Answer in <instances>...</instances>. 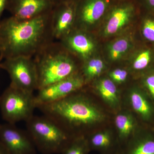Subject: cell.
Listing matches in <instances>:
<instances>
[{
  "label": "cell",
  "mask_w": 154,
  "mask_h": 154,
  "mask_svg": "<svg viewBox=\"0 0 154 154\" xmlns=\"http://www.w3.org/2000/svg\"><path fill=\"white\" fill-rule=\"evenodd\" d=\"M51 14L21 20L12 17L0 22V58L18 56L33 57L54 41Z\"/></svg>",
  "instance_id": "1"
},
{
  "label": "cell",
  "mask_w": 154,
  "mask_h": 154,
  "mask_svg": "<svg viewBox=\"0 0 154 154\" xmlns=\"http://www.w3.org/2000/svg\"><path fill=\"white\" fill-rule=\"evenodd\" d=\"M82 89L57 102L36 107L74 138L84 136V130L102 122L105 117Z\"/></svg>",
  "instance_id": "2"
},
{
  "label": "cell",
  "mask_w": 154,
  "mask_h": 154,
  "mask_svg": "<svg viewBox=\"0 0 154 154\" xmlns=\"http://www.w3.org/2000/svg\"><path fill=\"white\" fill-rule=\"evenodd\" d=\"M34 57L37 91L80 72L82 62L58 41L48 45Z\"/></svg>",
  "instance_id": "3"
},
{
  "label": "cell",
  "mask_w": 154,
  "mask_h": 154,
  "mask_svg": "<svg viewBox=\"0 0 154 154\" xmlns=\"http://www.w3.org/2000/svg\"><path fill=\"white\" fill-rule=\"evenodd\" d=\"M27 131L36 149L44 154L62 153L75 138L49 117L33 115L26 121Z\"/></svg>",
  "instance_id": "4"
},
{
  "label": "cell",
  "mask_w": 154,
  "mask_h": 154,
  "mask_svg": "<svg viewBox=\"0 0 154 154\" xmlns=\"http://www.w3.org/2000/svg\"><path fill=\"white\" fill-rule=\"evenodd\" d=\"M36 108L33 93L10 85L0 96V110L7 123L15 124L27 121L33 115Z\"/></svg>",
  "instance_id": "5"
},
{
  "label": "cell",
  "mask_w": 154,
  "mask_h": 154,
  "mask_svg": "<svg viewBox=\"0 0 154 154\" xmlns=\"http://www.w3.org/2000/svg\"><path fill=\"white\" fill-rule=\"evenodd\" d=\"M32 58L18 56L5 59L0 63V68L8 73L10 85L29 93L38 90L37 71Z\"/></svg>",
  "instance_id": "6"
},
{
  "label": "cell",
  "mask_w": 154,
  "mask_h": 154,
  "mask_svg": "<svg viewBox=\"0 0 154 154\" xmlns=\"http://www.w3.org/2000/svg\"><path fill=\"white\" fill-rule=\"evenodd\" d=\"M139 8L135 0L116 1L104 18L103 36L109 37L120 33L137 15Z\"/></svg>",
  "instance_id": "7"
},
{
  "label": "cell",
  "mask_w": 154,
  "mask_h": 154,
  "mask_svg": "<svg viewBox=\"0 0 154 154\" xmlns=\"http://www.w3.org/2000/svg\"><path fill=\"white\" fill-rule=\"evenodd\" d=\"M115 0H78L76 5L75 28L91 32L104 19Z\"/></svg>",
  "instance_id": "8"
},
{
  "label": "cell",
  "mask_w": 154,
  "mask_h": 154,
  "mask_svg": "<svg viewBox=\"0 0 154 154\" xmlns=\"http://www.w3.org/2000/svg\"><path fill=\"white\" fill-rule=\"evenodd\" d=\"M84 77L79 72L66 79L38 90L35 96L36 107L57 102L81 90L85 85Z\"/></svg>",
  "instance_id": "9"
},
{
  "label": "cell",
  "mask_w": 154,
  "mask_h": 154,
  "mask_svg": "<svg viewBox=\"0 0 154 154\" xmlns=\"http://www.w3.org/2000/svg\"><path fill=\"white\" fill-rule=\"evenodd\" d=\"M0 142L9 154H36V146L28 131L15 124L0 125Z\"/></svg>",
  "instance_id": "10"
},
{
  "label": "cell",
  "mask_w": 154,
  "mask_h": 154,
  "mask_svg": "<svg viewBox=\"0 0 154 154\" xmlns=\"http://www.w3.org/2000/svg\"><path fill=\"white\" fill-rule=\"evenodd\" d=\"M58 41L82 63L96 52V41L91 32L86 30L75 28Z\"/></svg>",
  "instance_id": "11"
},
{
  "label": "cell",
  "mask_w": 154,
  "mask_h": 154,
  "mask_svg": "<svg viewBox=\"0 0 154 154\" xmlns=\"http://www.w3.org/2000/svg\"><path fill=\"white\" fill-rule=\"evenodd\" d=\"M55 5L54 0H8L6 10L12 17L28 20L51 13Z\"/></svg>",
  "instance_id": "12"
},
{
  "label": "cell",
  "mask_w": 154,
  "mask_h": 154,
  "mask_svg": "<svg viewBox=\"0 0 154 154\" xmlns=\"http://www.w3.org/2000/svg\"><path fill=\"white\" fill-rule=\"evenodd\" d=\"M76 3L56 4L51 14V29L54 39L60 40L75 28Z\"/></svg>",
  "instance_id": "13"
},
{
  "label": "cell",
  "mask_w": 154,
  "mask_h": 154,
  "mask_svg": "<svg viewBox=\"0 0 154 154\" xmlns=\"http://www.w3.org/2000/svg\"><path fill=\"white\" fill-rule=\"evenodd\" d=\"M116 154H154V127L141 128Z\"/></svg>",
  "instance_id": "14"
},
{
  "label": "cell",
  "mask_w": 154,
  "mask_h": 154,
  "mask_svg": "<svg viewBox=\"0 0 154 154\" xmlns=\"http://www.w3.org/2000/svg\"><path fill=\"white\" fill-rule=\"evenodd\" d=\"M128 100L133 110L144 124H154V102L140 85L131 88Z\"/></svg>",
  "instance_id": "15"
},
{
  "label": "cell",
  "mask_w": 154,
  "mask_h": 154,
  "mask_svg": "<svg viewBox=\"0 0 154 154\" xmlns=\"http://www.w3.org/2000/svg\"><path fill=\"white\" fill-rule=\"evenodd\" d=\"M115 124L120 145L128 140L140 128H139L136 118L132 114L127 112L117 114L115 117Z\"/></svg>",
  "instance_id": "16"
},
{
  "label": "cell",
  "mask_w": 154,
  "mask_h": 154,
  "mask_svg": "<svg viewBox=\"0 0 154 154\" xmlns=\"http://www.w3.org/2000/svg\"><path fill=\"white\" fill-rule=\"evenodd\" d=\"M154 48L144 46L137 49L133 56L131 69L139 74L140 77L151 69L154 68Z\"/></svg>",
  "instance_id": "17"
},
{
  "label": "cell",
  "mask_w": 154,
  "mask_h": 154,
  "mask_svg": "<svg viewBox=\"0 0 154 154\" xmlns=\"http://www.w3.org/2000/svg\"><path fill=\"white\" fill-rule=\"evenodd\" d=\"M94 88L107 105L113 108L118 107L119 98L118 90L115 83L109 78L99 79L94 83Z\"/></svg>",
  "instance_id": "18"
},
{
  "label": "cell",
  "mask_w": 154,
  "mask_h": 154,
  "mask_svg": "<svg viewBox=\"0 0 154 154\" xmlns=\"http://www.w3.org/2000/svg\"><path fill=\"white\" fill-rule=\"evenodd\" d=\"M85 137L90 150H97L103 154H111L115 149L116 141L110 131L95 133Z\"/></svg>",
  "instance_id": "19"
},
{
  "label": "cell",
  "mask_w": 154,
  "mask_h": 154,
  "mask_svg": "<svg viewBox=\"0 0 154 154\" xmlns=\"http://www.w3.org/2000/svg\"><path fill=\"white\" fill-rule=\"evenodd\" d=\"M133 42L128 36H123L111 42L106 48V55L110 61L121 60L132 49Z\"/></svg>",
  "instance_id": "20"
},
{
  "label": "cell",
  "mask_w": 154,
  "mask_h": 154,
  "mask_svg": "<svg viewBox=\"0 0 154 154\" xmlns=\"http://www.w3.org/2000/svg\"><path fill=\"white\" fill-rule=\"evenodd\" d=\"M105 68L106 65L103 59L94 56L82 63L80 72L84 77L86 85L99 77Z\"/></svg>",
  "instance_id": "21"
},
{
  "label": "cell",
  "mask_w": 154,
  "mask_h": 154,
  "mask_svg": "<svg viewBox=\"0 0 154 154\" xmlns=\"http://www.w3.org/2000/svg\"><path fill=\"white\" fill-rule=\"evenodd\" d=\"M140 32L144 39L154 46V15L146 13L143 15Z\"/></svg>",
  "instance_id": "22"
},
{
  "label": "cell",
  "mask_w": 154,
  "mask_h": 154,
  "mask_svg": "<svg viewBox=\"0 0 154 154\" xmlns=\"http://www.w3.org/2000/svg\"><path fill=\"white\" fill-rule=\"evenodd\" d=\"M85 136L75 137L62 153V154H88L90 151Z\"/></svg>",
  "instance_id": "23"
},
{
  "label": "cell",
  "mask_w": 154,
  "mask_h": 154,
  "mask_svg": "<svg viewBox=\"0 0 154 154\" xmlns=\"http://www.w3.org/2000/svg\"><path fill=\"white\" fill-rule=\"evenodd\" d=\"M140 86L154 102V68L140 77Z\"/></svg>",
  "instance_id": "24"
},
{
  "label": "cell",
  "mask_w": 154,
  "mask_h": 154,
  "mask_svg": "<svg viewBox=\"0 0 154 154\" xmlns=\"http://www.w3.org/2000/svg\"><path fill=\"white\" fill-rule=\"evenodd\" d=\"M109 78L116 84L124 83L127 79L128 72L126 70L121 68L114 69L109 72Z\"/></svg>",
  "instance_id": "25"
},
{
  "label": "cell",
  "mask_w": 154,
  "mask_h": 154,
  "mask_svg": "<svg viewBox=\"0 0 154 154\" xmlns=\"http://www.w3.org/2000/svg\"><path fill=\"white\" fill-rule=\"evenodd\" d=\"M139 7H142L146 13L154 15V0H135Z\"/></svg>",
  "instance_id": "26"
},
{
  "label": "cell",
  "mask_w": 154,
  "mask_h": 154,
  "mask_svg": "<svg viewBox=\"0 0 154 154\" xmlns=\"http://www.w3.org/2000/svg\"><path fill=\"white\" fill-rule=\"evenodd\" d=\"M8 0H0V22H1V17L4 11L6 10Z\"/></svg>",
  "instance_id": "27"
},
{
  "label": "cell",
  "mask_w": 154,
  "mask_h": 154,
  "mask_svg": "<svg viewBox=\"0 0 154 154\" xmlns=\"http://www.w3.org/2000/svg\"><path fill=\"white\" fill-rule=\"evenodd\" d=\"M78 0H54L55 5L61 3H76Z\"/></svg>",
  "instance_id": "28"
},
{
  "label": "cell",
  "mask_w": 154,
  "mask_h": 154,
  "mask_svg": "<svg viewBox=\"0 0 154 154\" xmlns=\"http://www.w3.org/2000/svg\"><path fill=\"white\" fill-rule=\"evenodd\" d=\"M0 154H9L7 150L0 142Z\"/></svg>",
  "instance_id": "29"
},
{
  "label": "cell",
  "mask_w": 154,
  "mask_h": 154,
  "mask_svg": "<svg viewBox=\"0 0 154 154\" xmlns=\"http://www.w3.org/2000/svg\"><path fill=\"white\" fill-rule=\"evenodd\" d=\"M116 1H126V0H115Z\"/></svg>",
  "instance_id": "30"
},
{
  "label": "cell",
  "mask_w": 154,
  "mask_h": 154,
  "mask_svg": "<svg viewBox=\"0 0 154 154\" xmlns=\"http://www.w3.org/2000/svg\"><path fill=\"white\" fill-rule=\"evenodd\" d=\"M2 59L0 58V63H1V61H2Z\"/></svg>",
  "instance_id": "31"
},
{
  "label": "cell",
  "mask_w": 154,
  "mask_h": 154,
  "mask_svg": "<svg viewBox=\"0 0 154 154\" xmlns=\"http://www.w3.org/2000/svg\"></svg>",
  "instance_id": "32"
}]
</instances>
